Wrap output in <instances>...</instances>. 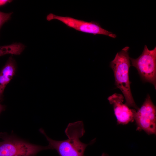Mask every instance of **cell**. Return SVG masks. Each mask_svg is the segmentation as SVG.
Here are the masks:
<instances>
[{"label":"cell","instance_id":"4fadbf2b","mask_svg":"<svg viewBox=\"0 0 156 156\" xmlns=\"http://www.w3.org/2000/svg\"><path fill=\"white\" fill-rule=\"evenodd\" d=\"M101 156H109L107 154L103 153L102 154Z\"/></svg>","mask_w":156,"mask_h":156},{"label":"cell","instance_id":"7c38bea8","mask_svg":"<svg viewBox=\"0 0 156 156\" xmlns=\"http://www.w3.org/2000/svg\"><path fill=\"white\" fill-rule=\"evenodd\" d=\"M5 106L2 105L0 103V114L5 109Z\"/></svg>","mask_w":156,"mask_h":156},{"label":"cell","instance_id":"277c9868","mask_svg":"<svg viewBox=\"0 0 156 156\" xmlns=\"http://www.w3.org/2000/svg\"><path fill=\"white\" fill-rule=\"evenodd\" d=\"M132 66L135 67L142 79L156 88V47L149 50L145 45L141 55L137 58L130 57Z\"/></svg>","mask_w":156,"mask_h":156},{"label":"cell","instance_id":"8992f818","mask_svg":"<svg viewBox=\"0 0 156 156\" xmlns=\"http://www.w3.org/2000/svg\"><path fill=\"white\" fill-rule=\"evenodd\" d=\"M156 114V107L148 94L141 107L135 114L137 130H144L148 135L155 134Z\"/></svg>","mask_w":156,"mask_h":156},{"label":"cell","instance_id":"5b68a950","mask_svg":"<svg viewBox=\"0 0 156 156\" xmlns=\"http://www.w3.org/2000/svg\"><path fill=\"white\" fill-rule=\"evenodd\" d=\"M46 19L49 21L53 20H58L68 27L83 32L95 35H104L114 38L116 37V34L103 28L97 22H86L69 16H58L52 13L47 16Z\"/></svg>","mask_w":156,"mask_h":156},{"label":"cell","instance_id":"3957f363","mask_svg":"<svg viewBox=\"0 0 156 156\" xmlns=\"http://www.w3.org/2000/svg\"><path fill=\"white\" fill-rule=\"evenodd\" d=\"M0 156H36L39 152L51 149L49 145L34 144L20 138L13 133H0Z\"/></svg>","mask_w":156,"mask_h":156},{"label":"cell","instance_id":"8fae6325","mask_svg":"<svg viewBox=\"0 0 156 156\" xmlns=\"http://www.w3.org/2000/svg\"><path fill=\"white\" fill-rule=\"evenodd\" d=\"M12 1L9 0H0V6L4 5L8 3H10Z\"/></svg>","mask_w":156,"mask_h":156},{"label":"cell","instance_id":"30bf717a","mask_svg":"<svg viewBox=\"0 0 156 156\" xmlns=\"http://www.w3.org/2000/svg\"><path fill=\"white\" fill-rule=\"evenodd\" d=\"M12 12L5 13L0 11V29L2 25L9 20Z\"/></svg>","mask_w":156,"mask_h":156},{"label":"cell","instance_id":"6da1fadb","mask_svg":"<svg viewBox=\"0 0 156 156\" xmlns=\"http://www.w3.org/2000/svg\"><path fill=\"white\" fill-rule=\"evenodd\" d=\"M40 132L46 138L51 149H55L60 156H84L87 147L92 144L95 139L90 143L82 142L80 138L84 135L85 131L82 121L70 123L65 130L68 138L63 140H55L49 137L42 128Z\"/></svg>","mask_w":156,"mask_h":156},{"label":"cell","instance_id":"ba28073f","mask_svg":"<svg viewBox=\"0 0 156 156\" xmlns=\"http://www.w3.org/2000/svg\"><path fill=\"white\" fill-rule=\"evenodd\" d=\"M16 68L15 60L10 57L0 72V101L2 99L6 86L15 75Z\"/></svg>","mask_w":156,"mask_h":156},{"label":"cell","instance_id":"7a4b0ae2","mask_svg":"<svg viewBox=\"0 0 156 156\" xmlns=\"http://www.w3.org/2000/svg\"><path fill=\"white\" fill-rule=\"evenodd\" d=\"M129 47L127 46L118 52L110 63V66L114 73L115 85L119 89L125 98V104L136 109L139 108L133 99L130 88L129 70L131 66L128 52Z\"/></svg>","mask_w":156,"mask_h":156},{"label":"cell","instance_id":"52a82bcc","mask_svg":"<svg viewBox=\"0 0 156 156\" xmlns=\"http://www.w3.org/2000/svg\"><path fill=\"white\" fill-rule=\"evenodd\" d=\"M124 97L121 94L115 93L107 98L113 106L115 115L118 124L125 125L133 121L136 110L130 109L124 104Z\"/></svg>","mask_w":156,"mask_h":156},{"label":"cell","instance_id":"9c48e42d","mask_svg":"<svg viewBox=\"0 0 156 156\" xmlns=\"http://www.w3.org/2000/svg\"><path fill=\"white\" fill-rule=\"evenodd\" d=\"M25 48L24 45L15 43L10 45L0 47V56L7 54L20 55Z\"/></svg>","mask_w":156,"mask_h":156}]
</instances>
